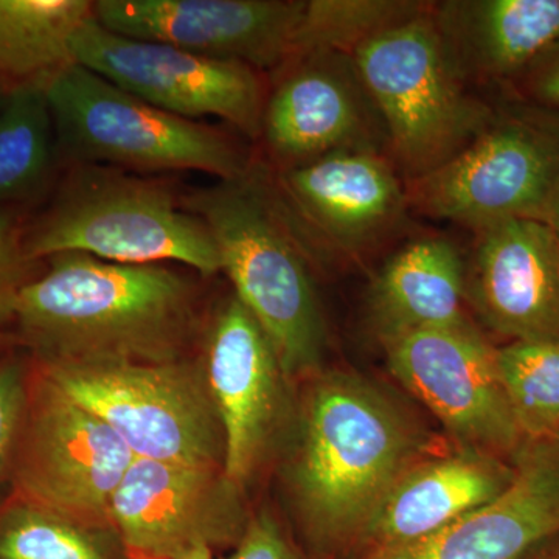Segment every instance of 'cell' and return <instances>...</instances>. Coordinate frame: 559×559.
<instances>
[{"label":"cell","instance_id":"1","mask_svg":"<svg viewBox=\"0 0 559 559\" xmlns=\"http://www.w3.org/2000/svg\"><path fill=\"white\" fill-rule=\"evenodd\" d=\"M13 305L38 360H178L197 329V288L168 264H121L83 253L50 257Z\"/></svg>","mask_w":559,"mask_h":559},{"label":"cell","instance_id":"2","mask_svg":"<svg viewBox=\"0 0 559 559\" xmlns=\"http://www.w3.org/2000/svg\"><path fill=\"white\" fill-rule=\"evenodd\" d=\"M289 488L308 535L323 547L359 539L382 499L414 465L419 436L380 389L320 374L301 412Z\"/></svg>","mask_w":559,"mask_h":559},{"label":"cell","instance_id":"3","mask_svg":"<svg viewBox=\"0 0 559 559\" xmlns=\"http://www.w3.org/2000/svg\"><path fill=\"white\" fill-rule=\"evenodd\" d=\"M207 226L235 296L272 342L286 378L318 370L326 330L299 224L253 162L240 178L182 194Z\"/></svg>","mask_w":559,"mask_h":559},{"label":"cell","instance_id":"4","mask_svg":"<svg viewBox=\"0 0 559 559\" xmlns=\"http://www.w3.org/2000/svg\"><path fill=\"white\" fill-rule=\"evenodd\" d=\"M25 255L36 263L83 253L121 264L221 272L218 248L182 194L159 180L98 165H70L49 207L28 219Z\"/></svg>","mask_w":559,"mask_h":559},{"label":"cell","instance_id":"5","mask_svg":"<svg viewBox=\"0 0 559 559\" xmlns=\"http://www.w3.org/2000/svg\"><path fill=\"white\" fill-rule=\"evenodd\" d=\"M380 116L385 156L406 180L437 170L487 128L495 109L469 91L433 17L425 13L353 51Z\"/></svg>","mask_w":559,"mask_h":559},{"label":"cell","instance_id":"6","mask_svg":"<svg viewBox=\"0 0 559 559\" xmlns=\"http://www.w3.org/2000/svg\"><path fill=\"white\" fill-rule=\"evenodd\" d=\"M58 151L70 165L151 175L201 171L240 178L252 157L226 132L182 119L73 62L46 84Z\"/></svg>","mask_w":559,"mask_h":559},{"label":"cell","instance_id":"7","mask_svg":"<svg viewBox=\"0 0 559 559\" xmlns=\"http://www.w3.org/2000/svg\"><path fill=\"white\" fill-rule=\"evenodd\" d=\"M407 204L474 230L511 219H549L559 193V109L509 103L437 170L404 180Z\"/></svg>","mask_w":559,"mask_h":559},{"label":"cell","instance_id":"8","mask_svg":"<svg viewBox=\"0 0 559 559\" xmlns=\"http://www.w3.org/2000/svg\"><path fill=\"white\" fill-rule=\"evenodd\" d=\"M36 369L116 430L135 457L223 468V426L202 366L38 360Z\"/></svg>","mask_w":559,"mask_h":559},{"label":"cell","instance_id":"9","mask_svg":"<svg viewBox=\"0 0 559 559\" xmlns=\"http://www.w3.org/2000/svg\"><path fill=\"white\" fill-rule=\"evenodd\" d=\"M138 459L116 430L38 369L14 460L17 498L92 532H112L110 502Z\"/></svg>","mask_w":559,"mask_h":559},{"label":"cell","instance_id":"10","mask_svg":"<svg viewBox=\"0 0 559 559\" xmlns=\"http://www.w3.org/2000/svg\"><path fill=\"white\" fill-rule=\"evenodd\" d=\"M72 49L76 64L165 112L194 121L218 117L260 139L267 92L259 70L117 35L94 16L76 32Z\"/></svg>","mask_w":559,"mask_h":559},{"label":"cell","instance_id":"11","mask_svg":"<svg viewBox=\"0 0 559 559\" xmlns=\"http://www.w3.org/2000/svg\"><path fill=\"white\" fill-rule=\"evenodd\" d=\"M389 369L471 450L511 460L527 440L500 378L498 348L474 329L382 340Z\"/></svg>","mask_w":559,"mask_h":559},{"label":"cell","instance_id":"12","mask_svg":"<svg viewBox=\"0 0 559 559\" xmlns=\"http://www.w3.org/2000/svg\"><path fill=\"white\" fill-rule=\"evenodd\" d=\"M110 524L124 555L173 559L235 546L249 520L223 468L138 457L110 502Z\"/></svg>","mask_w":559,"mask_h":559},{"label":"cell","instance_id":"13","mask_svg":"<svg viewBox=\"0 0 559 559\" xmlns=\"http://www.w3.org/2000/svg\"><path fill=\"white\" fill-rule=\"evenodd\" d=\"M260 139L274 170H286L337 151L385 154L384 130L352 55L311 50L277 70Z\"/></svg>","mask_w":559,"mask_h":559},{"label":"cell","instance_id":"14","mask_svg":"<svg viewBox=\"0 0 559 559\" xmlns=\"http://www.w3.org/2000/svg\"><path fill=\"white\" fill-rule=\"evenodd\" d=\"M304 0H97L94 20L128 38L277 72L297 50Z\"/></svg>","mask_w":559,"mask_h":559},{"label":"cell","instance_id":"15","mask_svg":"<svg viewBox=\"0 0 559 559\" xmlns=\"http://www.w3.org/2000/svg\"><path fill=\"white\" fill-rule=\"evenodd\" d=\"M202 369L223 426L224 474L242 488L278 428L286 377L270 337L235 294L209 320Z\"/></svg>","mask_w":559,"mask_h":559},{"label":"cell","instance_id":"16","mask_svg":"<svg viewBox=\"0 0 559 559\" xmlns=\"http://www.w3.org/2000/svg\"><path fill=\"white\" fill-rule=\"evenodd\" d=\"M510 487L432 535L367 559H524L559 536V436L527 439Z\"/></svg>","mask_w":559,"mask_h":559},{"label":"cell","instance_id":"17","mask_svg":"<svg viewBox=\"0 0 559 559\" xmlns=\"http://www.w3.org/2000/svg\"><path fill=\"white\" fill-rule=\"evenodd\" d=\"M466 286L481 322L500 336L559 341V235L549 221L477 230Z\"/></svg>","mask_w":559,"mask_h":559},{"label":"cell","instance_id":"18","mask_svg":"<svg viewBox=\"0 0 559 559\" xmlns=\"http://www.w3.org/2000/svg\"><path fill=\"white\" fill-rule=\"evenodd\" d=\"M271 178L300 229L341 250L380 240L409 209L396 168L378 151H337Z\"/></svg>","mask_w":559,"mask_h":559},{"label":"cell","instance_id":"19","mask_svg":"<svg viewBox=\"0 0 559 559\" xmlns=\"http://www.w3.org/2000/svg\"><path fill=\"white\" fill-rule=\"evenodd\" d=\"M513 477L511 460L471 448L412 465L390 488L359 539L378 551L426 538L498 498Z\"/></svg>","mask_w":559,"mask_h":559},{"label":"cell","instance_id":"20","mask_svg":"<svg viewBox=\"0 0 559 559\" xmlns=\"http://www.w3.org/2000/svg\"><path fill=\"white\" fill-rule=\"evenodd\" d=\"M433 17L463 79H522L559 40V0H452Z\"/></svg>","mask_w":559,"mask_h":559},{"label":"cell","instance_id":"21","mask_svg":"<svg viewBox=\"0 0 559 559\" xmlns=\"http://www.w3.org/2000/svg\"><path fill=\"white\" fill-rule=\"evenodd\" d=\"M466 263L448 238L412 241L384 264L369 310L381 341L414 331L473 325L465 314Z\"/></svg>","mask_w":559,"mask_h":559},{"label":"cell","instance_id":"22","mask_svg":"<svg viewBox=\"0 0 559 559\" xmlns=\"http://www.w3.org/2000/svg\"><path fill=\"white\" fill-rule=\"evenodd\" d=\"M90 0H0V87L44 86L72 66Z\"/></svg>","mask_w":559,"mask_h":559},{"label":"cell","instance_id":"23","mask_svg":"<svg viewBox=\"0 0 559 559\" xmlns=\"http://www.w3.org/2000/svg\"><path fill=\"white\" fill-rule=\"evenodd\" d=\"M58 156L46 87L10 91L0 105V205L39 197L50 182Z\"/></svg>","mask_w":559,"mask_h":559},{"label":"cell","instance_id":"24","mask_svg":"<svg viewBox=\"0 0 559 559\" xmlns=\"http://www.w3.org/2000/svg\"><path fill=\"white\" fill-rule=\"evenodd\" d=\"M430 5L409 0H305L296 55L311 50L353 55L367 40L414 20Z\"/></svg>","mask_w":559,"mask_h":559},{"label":"cell","instance_id":"25","mask_svg":"<svg viewBox=\"0 0 559 559\" xmlns=\"http://www.w3.org/2000/svg\"><path fill=\"white\" fill-rule=\"evenodd\" d=\"M500 378L527 439L559 433V341L498 348Z\"/></svg>","mask_w":559,"mask_h":559},{"label":"cell","instance_id":"26","mask_svg":"<svg viewBox=\"0 0 559 559\" xmlns=\"http://www.w3.org/2000/svg\"><path fill=\"white\" fill-rule=\"evenodd\" d=\"M98 535L20 498L0 511V559H114Z\"/></svg>","mask_w":559,"mask_h":559},{"label":"cell","instance_id":"27","mask_svg":"<svg viewBox=\"0 0 559 559\" xmlns=\"http://www.w3.org/2000/svg\"><path fill=\"white\" fill-rule=\"evenodd\" d=\"M31 374L17 358L0 360V487L13 477L14 460L24 429Z\"/></svg>","mask_w":559,"mask_h":559},{"label":"cell","instance_id":"28","mask_svg":"<svg viewBox=\"0 0 559 559\" xmlns=\"http://www.w3.org/2000/svg\"><path fill=\"white\" fill-rule=\"evenodd\" d=\"M28 219L17 205H0V325L11 320L17 293L31 280L24 240Z\"/></svg>","mask_w":559,"mask_h":559},{"label":"cell","instance_id":"29","mask_svg":"<svg viewBox=\"0 0 559 559\" xmlns=\"http://www.w3.org/2000/svg\"><path fill=\"white\" fill-rule=\"evenodd\" d=\"M221 559H305L289 543L270 514L260 513L249 520L234 550Z\"/></svg>","mask_w":559,"mask_h":559},{"label":"cell","instance_id":"30","mask_svg":"<svg viewBox=\"0 0 559 559\" xmlns=\"http://www.w3.org/2000/svg\"><path fill=\"white\" fill-rule=\"evenodd\" d=\"M522 80L530 102L559 109V40Z\"/></svg>","mask_w":559,"mask_h":559},{"label":"cell","instance_id":"31","mask_svg":"<svg viewBox=\"0 0 559 559\" xmlns=\"http://www.w3.org/2000/svg\"><path fill=\"white\" fill-rule=\"evenodd\" d=\"M524 559H559V536L544 544Z\"/></svg>","mask_w":559,"mask_h":559},{"label":"cell","instance_id":"32","mask_svg":"<svg viewBox=\"0 0 559 559\" xmlns=\"http://www.w3.org/2000/svg\"><path fill=\"white\" fill-rule=\"evenodd\" d=\"M127 559H154V558H145V557H135V555H127ZM173 559H213V550L207 549V547H200V549H194L189 551V554L180 555L178 558Z\"/></svg>","mask_w":559,"mask_h":559},{"label":"cell","instance_id":"33","mask_svg":"<svg viewBox=\"0 0 559 559\" xmlns=\"http://www.w3.org/2000/svg\"><path fill=\"white\" fill-rule=\"evenodd\" d=\"M550 226L554 227L555 231L559 235V193L557 198H555L554 204H551L550 213H549Z\"/></svg>","mask_w":559,"mask_h":559},{"label":"cell","instance_id":"34","mask_svg":"<svg viewBox=\"0 0 559 559\" xmlns=\"http://www.w3.org/2000/svg\"><path fill=\"white\" fill-rule=\"evenodd\" d=\"M7 94H9V92L3 90V87H0V105H2L3 100H5Z\"/></svg>","mask_w":559,"mask_h":559},{"label":"cell","instance_id":"35","mask_svg":"<svg viewBox=\"0 0 559 559\" xmlns=\"http://www.w3.org/2000/svg\"><path fill=\"white\" fill-rule=\"evenodd\" d=\"M558 436H559V433H558Z\"/></svg>","mask_w":559,"mask_h":559}]
</instances>
